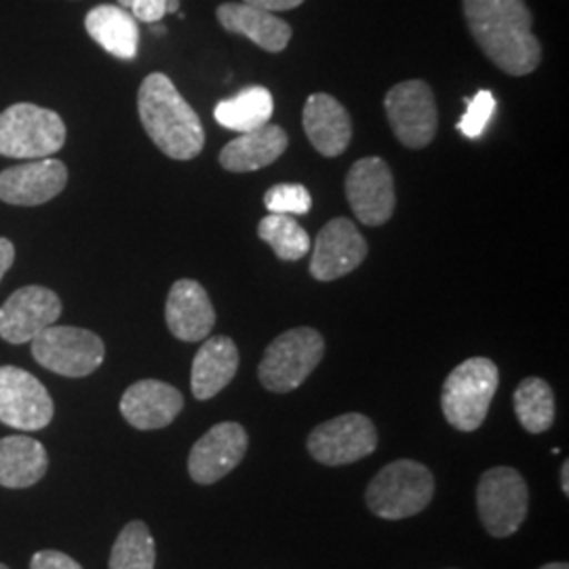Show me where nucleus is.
Masks as SVG:
<instances>
[{"label": "nucleus", "mask_w": 569, "mask_h": 569, "mask_svg": "<svg viewBox=\"0 0 569 569\" xmlns=\"http://www.w3.org/2000/svg\"><path fill=\"white\" fill-rule=\"evenodd\" d=\"M472 39L502 72L526 77L542 60L540 41L531 32L526 0H465Z\"/></svg>", "instance_id": "f257e3e1"}, {"label": "nucleus", "mask_w": 569, "mask_h": 569, "mask_svg": "<svg viewBox=\"0 0 569 569\" xmlns=\"http://www.w3.org/2000/svg\"><path fill=\"white\" fill-rule=\"evenodd\" d=\"M138 110L148 138L169 159L190 161L201 154L203 122L167 74L152 72L143 79Z\"/></svg>", "instance_id": "f03ea898"}, {"label": "nucleus", "mask_w": 569, "mask_h": 569, "mask_svg": "<svg viewBox=\"0 0 569 569\" xmlns=\"http://www.w3.org/2000/svg\"><path fill=\"white\" fill-rule=\"evenodd\" d=\"M435 496V479L416 460H397L382 468L367 486V507L388 521L409 519L427 509Z\"/></svg>", "instance_id": "7ed1b4c3"}, {"label": "nucleus", "mask_w": 569, "mask_h": 569, "mask_svg": "<svg viewBox=\"0 0 569 569\" xmlns=\"http://www.w3.org/2000/svg\"><path fill=\"white\" fill-rule=\"evenodd\" d=\"M498 382V367L486 357H472L456 367L441 392V409L449 425L462 432L481 427L488 418Z\"/></svg>", "instance_id": "20e7f679"}, {"label": "nucleus", "mask_w": 569, "mask_h": 569, "mask_svg": "<svg viewBox=\"0 0 569 569\" xmlns=\"http://www.w3.org/2000/svg\"><path fill=\"white\" fill-rule=\"evenodd\" d=\"M66 143V124L56 110L13 103L0 112V154L9 159H47Z\"/></svg>", "instance_id": "39448f33"}, {"label": "nucleus", "mask_w": 569, "mask_h": 569, "mask_svg": "<svg viewBox=\"0 0 569 569\" xmlns=\"http://www.w3.org/2000/svg\"><path fill=\"white\" fill-rule=\"evenodd\" d=\"M326 355V340L317 329L298 327L281 333L266 348L260 382L270 392H291L302 387Z\"/></svg>", "instance_id": "423d86ee"}, {"label": "nucleus", "mask_w": 569, "mask_h": 569, "mask_svg": "<svg viewBox=\"0 0 569 569\" xmlns=\"http://www.w3.org/2000/svg\"><path fill=\"white\" fill-rule=\"evenodd\" d=\"M477 509L489 536H512L528 517L529 491L523 475L510 467L486 470L477 486Z\"/></svg>", "instance_id": "0eeeda50"}, {"label": "nucleus", "mask_w": 569, "mask_h": 569, "mask_svg": "<svg viewBox=\"0 0 569 569\" xmlns=\"http://www.w3.org/2000/svg\"><path fill=\"white\" fill-rule=\"evenodd\" d=\"M32 357L39 366L66 378H84L102 366V338L81 327H47L32 340Z\"/></svg>", "instance_id": "6e6552de"}, {"label": "nucleus", "mask_w": 569, "mask_h": 569, "mask_svg": "<svg viewBox=\"0 0 569 569\" xmlns=\"http://www.w3.org/2000/svg\"><path fill=\"white\" fill-rule=\"evenodd\" d=\"M306 448L326 467H346L376 451L378 432L363 413H345L315 428L308 435Z\"/></svg>", "instance_id": "1a4fd4ad"}, {"label": "nucleus", "mask_w": 569, "mask_h": 569, "mask_svg": "<svg viewBox=\"0 0 569 569\" xmlns=\"http://www.w3.org/2000/svg\"><path fill=\"white\" fill-rule=\"evenodd\" d=\"M388 122L397 140L407 148H427L435 140L439 112L430 84L406 81L395 84L385 100Z\"/></svg>", "instance_id": "9d476101"}, {"label": "nucleus", "mask_w": 569, "mask_h": 569, "mask_svg": "<svg viewBox=\"0 0 569 569\" xmlns=\"http://www.w3.org/2000/svg\"><path fill=\"white\" fill-rule=\"evenodd\" d=\"M53 420V399L32 373L0 367V422L18 430H41Z\"/></svg>", "instance_id": "9b49d317"}, {"label": "nucleus", "mask_w": 569, "mask_h": 569, "mask_svg": "<svg viewBox=\"0 0 569 569\" xmlns=\"http://www.w3.org/2000/svg\"><path fill=\"white\" fill-rule=\"evenodd\" d=\"M58 293L41 284L21 287L0 306V338L9 345L32 342L47 327L60 319Z\"/></svg>", "instance_id": "f8f14e48"}, {"label": "nucleus", "mask_w": 569, "mask_h": 569, "mask_svg": "<svg viewBox=\"0 0 569 569\" xmlns=\"http://www.w3.org/2000/svg\"><path fill=\"white\" fill-rule=\"evenodd\" d=\"M346 197L359 222L387 224L395 211V182L388 164L378 157H367L350 167L346 176Z\"/></svg>", "instance_id": "ddd939ff"}, {"label": "nucleus", "mask_w": 569, "mask_h": 569, "mask_svg": "<svg viewBox=\"0 0 569 569\" xmlns=\"http://www.w3.org/2000/svg\"><path fill=\"white\" fill-rule=\"evenodd\" d=\"M249 437L239 422H220L207 430L188 456V472L194 483L213 486L243 462Z\"/></svg>", "instance_id": "4468645a"}, {"label": "nucleus", "mask_w": 569, "mask_h": 569, "mask_svg": "<svg viewBox=\"0 0 569 569\" xmlns=\"http://www.w3.org/2000/svg\"><path fill=\"white\" fill-rule=\"evenodd\" d=\"M366 256L367 241L359 228L346 218H336L317 237L310 274L323 283L336 281L363 264Z\"/></svg>", "instance_id": "2eb2a0df"}, {"label": "nucleus", "mask_w": 569, "mask_h": 569, "mask_svg": "<svg viewBox=\"0 0 569 569\" xmlns=\"http://www.w3.org/2000/svg\"><path fill=\"white\" fill-rule=\"evenodd\" d=\"M68 183L66 164L47 157L9 167L0 173V201L20 207L49 203Z\"/></svg>", "instance_id": "dca6fc26"}, {"label": "nucleus", "mask_w": 569, "mask_h": 569, "mask_svg": "<svg viewBox=\"0 0 569 569\" xmlns=\"http://www.w3.org/2000/svg\"><path fill=\"white\" fill-rule=\"evenodd\" d=\"M182 409V392L161 380H140L121 399L122 418L138 430L169 427Z\"/></svg>", "instance_id": "f3484780"}, {"label": "nucleus", "mask_w": 569, "mask_h": 569, "mask_svg": "<svg viewBox=\"0 0 569 569\" xmlns=\"http://www.w3.org/2000/svg\"><path fill=\"white\" fill-rule=\"evenodd\" d=\"M164 319L169 331L182 342H201L216 326V310L204 291V287L192 279H182L173 283L167 306Z\"/></svg>", "instance_id": "a211bd4d"}, {"label": "nucleus", "mask_w": 569, "mask_h": 569, "mask_svg": "<svg viewBox=\"0 0 569 569\" xmlns=\"http://www.w3.org/2000/svg\"><path fill=\"white\" fill-rule=\"evenodd\" d=\"M305 131L317 152L336 159L352 138V121L345 106L327 93H315L306 100Z\"/></svg>", "instance_id": "6ab92c4d"}, {"label": "nucleus", "mask_w": 569, "mask_h": 569, "mask_svg": "<svg viewBox=\"0 0 569 569\" xmlns=\"http://www.w3.org/2000/svg\"><path fill=\"white\" fill-rule=\"evenodd\" d=\"M218 21L228 32L241 34L244 39L256 42L268 53H281L293 34V30L287 21L277 18L270 11L244 4V2L220 4Z\"/></svg>", "instance_id": "aec40b11"}, {"label": "nucleus", "mask_w": 569, "mask_h": 569, "mask_svg": "<svg viewBox=\"0 0 569 569\" xmlns=\"http://www.w3.org/2000/svg\"><path fill=\"white\" fill-rule=\"evenodd\" d=\"M239 369V348L228 336L204 338L192 361V395L199 401H209L222 392Z\"/></svg>", "instance_id": "412c9836"}, {"label": "nucleus", "mask_w": 569, "mask_h": 569, "mask_svg": "<svg viewBox=\"0 0 569 569\" xmlns=\"http://www.w3.org/2000/svg\"><path fill=\"white\" fill-rule=\"evenodd\" d=\"M287 143L289 138L283 127L268 122L264 127L244 131L237 140L226 143L224 150L220 152V164L226 171L234 173L258 171L274 163L287 150Z\"/></svg>", "instance_id": "4be33fe9"}, {"label": "nucleus", "mask_w": 569, "mask_h": 569, "mask_svg": "<svg viewBox=\"0 0 569 569\" xmlns=\"http://www.w3.org/2000/svg\"><path fill=\"white\" fill-rule=\"evenodd\" d=\"M87 34L119 60H133L140 49L138 20L119 4H98L84 18Z\"/></svg>", "instance_id": "5701e85b"}, {"label": "nucleus", "mask_w": 569, "mask_h": 569, "mask_svg": "<svg viewBox=\"0 0 569 569\" xmlns=\"http://www.w3.org/2000/svg\"><path fill=\"white\" fill-rule=\"evenodd\" d=\"M49 468V456L41 441L32 437L0 439V486L23 489L39 483Z\"/></svg>", "instance_id": "b1692460"}, {"label": "nucleus", "mask_w": 569, "mask_h": 569, "mask_svg": "<svg viewBox=\"0 0 569 569\" xmlns=\"http://www.w3.org/2000/svg\"><path fill=\"white\" fill-rule=\"evenodd\" d=\"M272 110H274V102L270 91L266 87L253 84V87L241 89L234 98L218 103L213 110V117L226 129L244 133L268 124Z\"/></svg>", "instance_id": "393cba45"}, {"label": "nucleus", "mask_w": 569, "mask_h": 569, "mask_svg": "<svg viewBox=\"0 0 569 569\" xmlns=\"http://www.w3.org/2000/svg\"><path fill=\"white\" fill-rule=\"evenodd\" d=\"M515 411L531 435L547 432L555 422V392L542 378H526L515 390Z\"/></svg>", "instance_id": "a878e982"}, {"label": "nucleus", "mask_w": 569, "mask_h": 569, "mask_svg": "<svg viewBox=\"0 0 569 569\" xmlns=\"http://www.w3.org/2000/svg\"><path fill=\"white\" fill-rule=\"evenodd\" d=\"M157 545L143 521H131L122 528L112 552L110 569H154Z\"/></svg>", "instance_id": "bb28decb"}, {"label": "nucleus", "mask_w": 569, "mask_h": 569, "mask_svg": "<svg viewBox=\"0 0 569 569\" xmlns=\"http://www.w3.org/2000/svg\"><path fill=\"white\" fill-rule=\"evenodd\" d=\"M258 234L284 262L302 260L310 249V237L291 216L270 213L258 226Z\"/></svg>", "instance_id": "cd10ccee"}, {"label": "nucleus", "mask_w": 569, "mask_h": 569, "mask_svg": "<svg viewBox=\"0 0 569 569\" xmlns=\"http://www.w3.org/2000/svg\"><path fill=\"white\" fill-rule=\"evenodd\" d=\"M264 204L270 213L305 216L312 207V197L302 183H277L266 192Z\"/></svg>", "instance_id": "c85d7f7f"}, {"label": "nucleus", "mask_w": 569, "mask_h": 569, "mask_svg": "<svg viewBox=\"0 0 569 569\" xmlns=\"http://www.w3.org/2000/svg\"><path fill=\"white\" fill-rule=\"evenodd\" d=\"M467 114L458 122V129L470 140H477L483 136L489 119L496 112V98L491 96V91H479L475 98L467 100Z\"/></svg>", "instance_id": "c756f323"}, {"label": "nucleus", "mask_w": 569, "mask_h": 569, "mask_svg": "<svg viewBox=\"0 0 569 569\" xmlns=\"http://www.w3.org/2000/svg\"><path fill=\"white\" fill-rule=\"evenodd\" d=\"M30 569H82V566L60 550H39L30 561Z\"/></svg>", "instance_id": "7c9ffc66"}, {"label": "nucleus", "mask_w": 569, "mask_h": 569, "mask_svg": "<svg viewBox=\"0 0 569 569\" xmlns=\"http://www.w3.org/2000/svg\"><path fill=\"white\" fill-rule=\"evenodd\" d=\"M131 16L143 23H157L167 16L164 0H133Z\"/></svg>", "instance_id": "2f4dec72"}, {"label": "nucleus", "mask_w": 569, "mask_h": 569, "mask_svg": "<svg viewBox=\"0 0 569 569\" xmlns=\"http://www.w3.org/2000/svg\"><path fill=\"white\" fill-rule=\"evenodd\" d=\"M241 2L258 7V9H264L270 13H279V11H291V9L300 7L305 0H241Z\"/></svg>", "instance_id": "473e14b6"}, {"label": "nucleus", "mask_w": 569, "mask_h": 569, "mask_svg": "<svg viewBox=\"0 0 569 569\" xmlns=\"http://www.w3.org/2000/svg\"><path fill=\"white\" fill-rule=\"evenodd\" d=\"M13 262H16V247L9 239L0 237V281L7 274V270L13 266Z\"/></svg>", "instance_id": "72a5a7b5"}, {"label": "nucleus", "mask_w": 569, "mask_h": 569, "mask_svg": "<svg viewBox=\"0 0 569 569\" xmlns=\"http://www.w3.org/2000/svg\"><path fill=\"white\" fill-rule=\"evenodd\" d=\"M561 491L569 496V462L566 460L561 467Z\"/></svg>", "instance_id": "f704fd0d"}, {"label": "nucleus", "mask_w": 569, "mask_h": 569, "mask_svg": "<svg viewBox=\"0 0 569 569\" xmlns=\"http://www.w3.org/2000/svg\"><path fill=\"white\" fill-rule=\"evenodd\" d=\"M180 2H182V0H164L167 13H180Z\"/></svg>", "instance_id": "c9c22d12"}, {"label": "nucleus", "mask_w": 569, "mask_h": 569, "mask_svg": "<svg viewBox=\"0 0 569 569\" xmlns=\"http://www.w3.org/2000/svg\"><path fill=\"white\" fill-rule=\"evenodd\" d=\"M150 30H152L154 34H164V32H167L159 21H157V23H150Z\"/></svg>", "instance_id": "e433bc0d"}, {"label": "nucleus", "mask_w": 569, "mask_h": 569, "mask_svg": "<svg viewBox=\"0 0 569 569\" xmlns=\"http://www.w3.org/2000/svg\"><path fill=\"white\" fill-rule=\"evenodd\" d=\"M540 569H569L568 563H549V566H542Z\"/></svg>", "instance_id": "4c0bfd02"}, {"label": "nucleus", "mask_w": 569, "mask_h": 569, "mask_svg": "<svg viewBox=\"0 0 569 569\" xmlns=\"http://www.w3.org/2000/svg\"><path fill=\"white\" fill-rule=\"evenodd\" d=\"M119 2V7L122 9H131V4H133V0H117Z\"/></svg>", "instance_id": "58836bf2"}, {"label": "nucleus", "mask_w": 569, "mask_h": 569, "mask_svg": "<svg viewBox=\"0 0 569 569\" xmlns=\"http://www.w3.org/2000/svg\"><path fill=\"white\" fill-rule=\"evenodd\" d=\"M0 569H9V568H7V566H2V563H0Z\"/></svg>", "instance_id": "ea45409f"}]
</instances>
